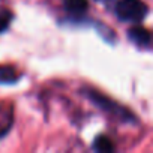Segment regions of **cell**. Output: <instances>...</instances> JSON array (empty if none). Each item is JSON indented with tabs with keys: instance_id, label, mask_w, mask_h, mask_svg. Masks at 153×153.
Segmentation results:
<instances>
[{
	"instance_id": "cell-4",
	"label": "cell",
	"mask_w": 153,
	"mask_h": 153,
	"mask_svg": "<svg viewBox=\"0 0 153 153\" xmlns=\"http://www.w3.org/2000/svg\"><path fill=\"white\" fill-rule=\"evenodd\" d=\"M63 8L74 17H81L87 11L89 2L87 0H63Z\"/></svg>"
},
{
	"instance_id": "cell-5",
	"label": "cell",
	"mask_w": 153,
	"mask_h": 153,
	"mask_svg": "<svg viewBox=\"0 0 153 153\" xmlns=\"http://www.w3.org/2000/svg\"><path fill=\"white\" fill-rule=\"evenodd\" d=\"M18 76L20 75L15 72L14 68L0 65V83H15L18 80Z\"/></svg>"
},
{
	"instance_id": "cell-1",
	"label": "cell",
	"mask_w": 153,
	"mask_h": 153,
	"mask_svg": "<svg viewBox=\"0 0 153 153\" xmlns=\"http://www.w3.org/2000/svg\"><path fill=\"white\" fill-rule=\"evenodd\" d=\"M114 12L120 21L141 23L149 14V6L143 0H119L116 3Z\"/></svg>"
},
{
	"instance_id": "cell-7",
	"label": "cell",
	"mask_w": 153,
	"mask_h": 153,
	"mask_svg": "<svg viewBox=\"0 0 153 153\" xmlns=\"http://www.w3.org/2000/svg\"><path fill=\"white\" fill-rule=\"evenodd\" d=\"M11 122H12V117H11L9 113H2L0 111V137H3L9 131Z\"/></svg>"
},
{
	"instance_id": "cell-3",
	"label": "cell",
	"mask_w": 153,
	"mask_h": 153,
	"mask_svg": "<svg viewBox=\"0 0 153 153\" xmlns=\"http://www.w3.org/2000/svg\"><path fill=\"white\" fill-rule=\"evenodd\" d=\"M128 38L134 44H137L138 47H143V48H149L150 47V33L144 27L137 26V27L129 29L128 30Z\"/></svg>"
},
{
	"instance_id": "cell-2",
	"label": "cell",
	"mask_w": 153,
	"mask_h": 153,
	"mask_svg": "<svg viewBox=\"0 0 153 153\" xmlns=\"http://www.w3.org/2000/svg\"><path fill=\"white\" fill-rule=\"evenodd\" d=\"M84 95H86L95 105H98L99 108H102V110L107 111L108 114H113L116 119H120V120H123V122H131V120H132V116H131V113H129L128 110L122 108V107H120L119 104H116V102H111L108 98L101 96L98 92L84 90Z\"/></svg>"
},
{
	"instance_id": "cell-6",
	"label": "cell",
	"mask_w": 153,
	"mask_h": 153,
	"mask_svg": "<svg viewBox=\"0 0 153 153\" xmlns=\"http://www.w3.org/2000/svg\"><path fill=\"white\" fill-rule=\"evenodd\" d=\"M93 149L96 152H113L114 150V146L110 141V138H107L104 135H99V137H96V140L93 143Z\"/></svg>"
},
{
	"instance_id": "cell-8",
	"label": "cell",
	"mask_w": 153,
	"mask_h": 153,
	"mask_svg": "<svg viewBox=\"0 0 153 153\" xmlns=\"http://www.w3.org/2000/svg\"><path fill=\"white\" fill-rule=\"evenodd\" d=\"M11 18H12V14H11L9 11H6V9L0 11V32H3V30L9 26Z\"/></svg>"
}]
</instances>
